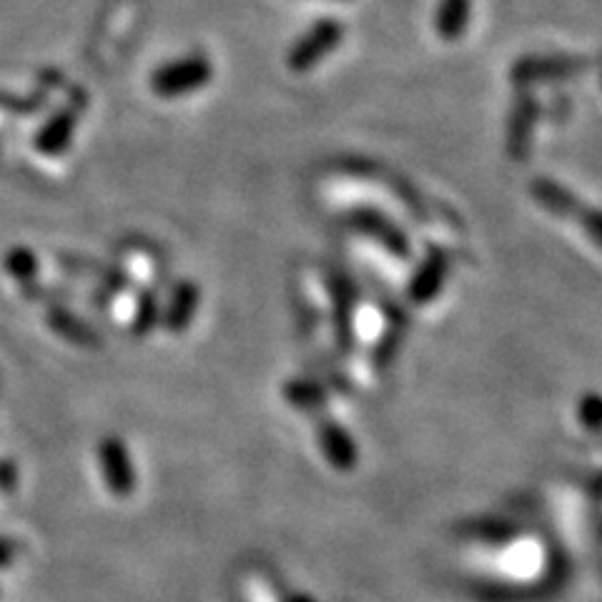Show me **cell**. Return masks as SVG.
I'll use <instances>...</instances> for the list:
<instances>
[{
    "label": "cell",
    "instance_id": "7",
    "mask_svg": "<svg viewBox=\"0 0 602 602\" xmlns=\"http://www.w3.org/2000/svg\"><path fill=\"white\" fill-rule=\"evenodd\" d=\"M535 118H538L535 101L524 93V96L517 98L512 121H510V131H507V151H510L515 158L528 156L532 129H535Z\"/></svg>",
    "mask_w": 602,
    "mask_h": 602
},
{
    "label": "cell",
    "instance_id": "2",
    "mask_svg": "<svg viewBox=\"0 0 602 602\" xmlns=\"http://www.w3.org/2000/svg\"><path fill=\"white\" fill-rule=\"evenodd\" d=\"M209 81H211L209 61L201 56H193L161 68V71L154 75V88L161 93V96H179V93H189L193 88L206 86Z\"/></svg>",
    "mask_w": 602,
    "mask_h": 602
},
{
    "label": "cell",
    "instance_id": "13",
    "mask_svg": "<svg viewBox=\"0 0 602 602\" xmlns=\"http://www.w3.org/2000/svg\"><path fill=\"white\" fill-rule=\"evenodd\" d=\"M193 307H197V292H193L191 286H184V290L179 292V296H176V304H174V314H172L174 324L184 327L186 319L191 317Z\"/></svg>",
    "mask_w": 602,
    "mask_h": 602
},
{
    "label": "cell",
    "instance_id": "1",
    "mask_svg": "<svg viewBox=\"0 0 602 602\" xmlns=\"http://www.w3.org/2000/svg\"><path fill=\"white\" fill-rule=\"evenodd\" d=\"M344 28L334 19L319 21L314 28H309L307 36L296 40L294 48L290 50V68L296 73L311 71L314 66H319L332 50L342 44Z\"/></svg>",
    "mask_w": 602,
    "mask_h": 602
},
{
    "label": "cell",
    "instance_id": "14",
    "mask_svg": "<svg viewBox=\"0 0 602 602\" xmlns=\"http://www.w3.org/2000/svg\"><path fill=\"white\" fill-rule=\"evenodd\" d=\"M580 226L588 232V236L602 249V211L598 209H582L578 214Z\"/></svg>",
    "mask_w": 602,
    "mask_h": 602
},
{
    "label": "cell",
    "instance_id": "3",
    "mask_svg": "<svg viewBox=\"0 0 602 602\" xmlns=\"http://www.w3.org/2000/svg\"><path fill=\"white\" fill-rule=\"evenodd\" d=\"M346 224H350L354 232L377 239V244H385V249L392 251L394 257H410V241H406L404 232H400L387 216H381L379 211L354 209L352 214L346 216Z\"/></svg>",
    "mask_w": 602,
    "mask_h": 602
},
{
    "label": "cell",
    "instance_id": "12",
    "mask_svg": "<svg viewBox=\"0 0 602 602\" xmlns=\"http://www.w3.org/2000/svg\"><path fill=\"white\" fill-rule=\"evenodd\" d=\"M580 424H585L588 429H602V397L598 394H588L585 400H580Z\"/></svg>",
    "mask_w": 602,
    "mask_h": 602
},
{
    "label": "cell",
    "instance_id": "4",
    "mask_svg": "<svg viewBox=\"0 0 602 602\" xmlns=\"http://www.w3.org/2000/svg\"><path fill=\"white\" fill-rule=\"evenodd\" d=\"M585 68L582 58L567 56H545V58H522L512 68V79L517 83H538V81H557L567 75L580 73Z\"/></svg>",
    "mask_w": 602,
    "mask_h": 602
},
{
    "label": "cell",
    "instance_id": "9",
    "mask_svg": "<svg viewBox=\"0 0 602 602\" xmlns=\"http://www.w3.org/2000/svg\"><path fill=\"white\" fill-rule=\"evenodd\" d=\"M472 0H442L437 11V31L447 40L460 38L468 31Z\"/></svg>",
    "mask_w": 602,
    "mask_h": 602
},
{
    "label": "cell",
    "instance_id": "11",
    "mask_svg": "<svg viewBox=\"0 0 602 602\" xmlns=\"http://www.w3.org/2000/svg\"><path fill=\"white\" fill-rule=\"evenodd\" d=\"M286 400H290V404H294L296 410L302 412H314V410H321L327 402V392L321 389L319 385H314V381H307V379H294L292 385H286L284 389Z\"/></svg>",
    "mask_w": 602,
    "mask_h": 602
},
{
    "label": "cell",
    "instance_id": "15",
    "mask_svg": "<svg viewBox=\"0 0 602 602\" xmlns=\"http://www.w3.org/2000/svg\"><path fill=\"white\" fill-rule=\"evenodd\" d=\"M286 602H314V600L307 598V595H294V598H290Z\"/></svg>",
    "mask_w": 602,
    "mask_h": 602
},
{
    "label": "cell",
    "instance_id": "6",
    "mask_svg": "<svg viewBox=\"0 0 602 602\" xmlns=\"http://www.w3.org/2000/svg\"><path fill=\"white\" fill-rule=\"evenodd\" d=\"M319 447L334 470L352 472L357 468L359 452L357 447H354V439L350 437V432L334 420L319 422Z\"/></svg>",
    "mask_w": 602,
    "mask_h": 602
},
{
    "label": "cell",
    "instance_id": "10",
    "mask_svg": "<svg viewBox=\"0 0 602 602\" xmlns=\"http://www.w3.org/2000/svg\"><path fill=\"white\" fill-rule=\"evenodd\" d=\"M329 286H332V296H334V317H337V329L339 337L344 339V344H350L352 339V309H354V296L350 290V282L344 276L334 274L329 279Z\"/></svg>",
    "mask_w": 602,
    "mask_h": 602
},
{
    "label": "cell",
    "instance_id": "5",
    "mask_svg": "<svg viewBox=\"0 0 602 602\" xmlns=\"http://www.w3.org/2000/svg\"><path fill=\"white\" fill-rule=\"evenodd\" d=\"M449 274V259L445 251H429L427 259L422 261L417 271L412 274L410 282V299L414 304H429L435 296L442 292Z\"/></svg>",
    "mask_w": 602,
    "mask_h": 602
},
{
    "label": "cell",
    "instance_id": "8",
    "mask_svg": "<svg viewBox=\"0 0 602 602\" xmlns=\"http://www.w3.org/2000/svg\"><path fill=\"white\" fill-rule=\"evenodd\" d=\"M530 193L535 197V201L542 209L550 211V214H555V216H578L582 211L580 199L575 197L570 189H565V186H559L550 179L532 181Z\"/></svg>",
    "mask_w": 602,
    "mask_h": 602
}]
</instances>
